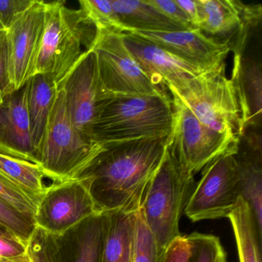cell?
Listing matches in <instances>:
<instances>
[{"instance_id": "6da1fadb", "label": "cell", "mask_w": 262, "mask_h": 262, "mask_svg": "<svg viewBox=\"0 0 262 262\" xmlns=\"http://www.w3.org/2000/svg\"><path fill=\"white\" fill-rule=\"evenodd\" d=\"M168 137L106 143L82 176L102 213L135 212L141 208L147 187L166 151Z\"/></svg>"}, {"instance_id": "7a4b0ae2", "label": "cell", "mask_w": 262, "mask_h": 262, "mask_svg": "<svg viewBox=\"0 0 262 262\" xmlns=\"http://www.w3.org/2000/svg\"><path fill=\"white\" fill-rule=\"evenodd\" d=\"M173 126L171 97L113 95L102 103L93 127L100 143L168 137Z\"/></svg>"}, {"instance_id": "3957f363", "label": "cell", "mask_w": 262, "mask_h": 262, "mask_svg": "<svg viewBox=\"0 0 262 262\" xmlns=\"http://www.w3.org/2000/svg\"><path fill=\"white\" fill-rule=\"evenodd\" d=\"M96 29L81 9L64 1L47 3V19L36 74L51 79L57 89L85 50L91 49Z\"/></svg>"}, {"instance_id": "277c9868", "label": "cell", "mask_w": 262, "mask_h": 262, "mask_svg": "<svg viewBox=\"0 0 262 262\" xmlns=\"http://www.w3.org/2000/svg\"><path fill=\"white\" fill-rule=\"evenodd\" d=\"M195 183L194 174L188 172L166 147L141 205L145 223L162 249L182 235L179 222Z\"/></svg>"}, {"instance_id": "5b68a950", "label": "cell", "mask_w": 262, "mask_h": 262, "mask_svg": "<svg viewBox=\"0 0 262 262\" xmlns=\"http://www.w3.org/2000/svg\"><path fill=\"white\" fill-rule=\"evenodd\" d=\"M106 146L85 139L73 126L63 91L58 90L39 163L48 179L53 183L79 179Z\"/></svg>"}, {"instance_id": "8992f818", "label": "cell", "mask_w": 262, "mask_h": 262, "mask_svg": "<svg viewBox=\"0 0 262 262\" xmlns=\"http://www.w3.org/2000/svg\"><path fill=\"white\" fill-rule=\"evenodd\" d=\"M205 126L233 142L241 138V117L231 79L225 63L191 79L168 85Z\"/></svg>"}, {"instance_id": "52a82bcc", "label": "cell", "mask_w": 262, "mask_h": 262, "mask_svg": "<svg viewBox=\"0 0 262 262\" xmlns=\"http://www.w3.org/2000/svg\"><path fill=\"white\" fill-rule=\"evenodd\" d=\"M168 90L171 95L173 126L167 148L188 172L194 176L217 156L238 146L239 142L205 126L172 89Z\"/></svg>"}, {"instance_id": "ba28073f", "label": "cell", "mask_w": 262, "mask_h": 262, "mask_svg": "<svg viewBox=\"0 0 262 262\" xmlns=\"http://www.w3.org/2000/svg\"><path fill=\"white\" fill-rule=\"evenodd\" d=\"M237 150L238 146L228 150L202 169L184 211L191 222L228 217L234 209L242 197L235 159Z\"/></svg>"}, {"instance_id": "9c48e42d", "label": "cell", "mask_w": 262, "mask_h": 262, "mask_svg": "<svg viewBox=\"0 0 262 262\" xmlns=\"http://www.w3.org/2000/svg\"><path fill=\"white\" fill-rule=\"evenodd\" d=\"M85 176L53 183L38 203L35 227L52 237L62 238L82 222L101 214Z\"/></svg>"}, {"instance_id": "30bf717a", "label": "cell", "mask_w": 262, "mask_h": 262, "mask_svg": "<svg viewBox=\"0 0 262 262\" xmlns=\"http://www.w3.org/2000/svg\"><path fill=\"white\" fill-rule=\"evenodd\" d=\"M122 33L96 31L91 47L105 91L111 95L170 96L151 83L125 47Z\"/></svg>"}, {"instance_id": "8fae6325", "label": "cell", "mask_w": 262, "mask_h": 262, "mask_svg": "<svg viewBox=\"0 0 262 262\" xmlns=\"http://www.w3.org/2000/svg\"><path fill=\"white\" fill-rule=\"evenodd\" d=\"M59 89L63 91L67 113L73 126L85 139L95 142V121L102 103L113 95L107 93L102 85L96 53L92 49L84 52Z\"/></svg>"}, {"instance_id": "7c38bea8", "label": "cell", "mask_w": 262, "mask_h": 262, "mask_svg": "<svg viewBox=\"0 0 262 262\" xmlns=\"http://www.w3.org/2000/svg\"><path fill=\"white\" fill-rule=\"evenodd\" d=\"M47 3L34 0L15 19L7 33L9 73L16 90L36 74L47 19Z\"/></svg>"}, {"instance_id": "4fadbf2b", "label": "cell", "mask_w": 262, "mask_h": 262, "mask_svg": "<svg viewBox=\"0 0 262 262\" xmlns=\"http://www.w3.org/2000/svg\"><path fill=\"white\" fill-rule=\"evenodd\" d=\"M160 47L172 56L206 71L225 62L231 47L227 42H219L207 37L200 30L154 33L130 31Z\"/></svg>"}, {"instance_id": "5bb4252c", "label": "cell", "mask_w": 262, "mask_h": 262, "mask_svg": "<svg viewBox=\"0 0 262 262\" xmlns=\"http://www.w3.org/2000/svg\"><path fill=\"white\" fill-rule=\"evenodd\" d=\"M124 44L151 83L168 93V85L202 74L204 70L129 33H122Z\"/></svg>"}, {"instance_id": "9a60e30c", "label": "cell", "mask_w": 262, "mask_h": 262, "mask_svg": "<svg viewBox=\"0 0 262 262\" xmlns=\"http://www.w3.org/2000/svg\"><path fill=\"white\" fill-rule=\"evenodd\" d=\"M202 24L200 31L213 36L237 33L233 50L242 53L250 30L261 19L260 5H245L236 0H198Z\"/></svg>"}, {"instance_id": "2e32d148", "label": "cell", "mask_w": 262, "mask_h": 262, "mask_svg": "<svg viewBox=\"0 0 262 262\" xmlns=\"http://www.w3.org/2000/svg\"><path fill=\"white\" fill-rule=\"evenodd\" d=\"M0 154L39 165L27 113V85L0 102Z\"/></svg>"}, {"instance_id": "e0dca14e", "label": "cell", "mask_w": 262, "mask_h": 262, "mask_svg": "<svg viewBox=\"0 0 262 262\" xmlns=\"http://www.w3.org/2000/svg\"><path fill=\"white\" fill-rule=\"evenodd\" d=\"M233 85L241 117V137L249 128L261 126L262 73L260 64L242 53H234Z\"/></svg>"}, {"instance_id": "ac0fdd59", "label": "cell", "mask_w": 262, "mask_h": 262, "mask_svg": "<svg viewBox=\"0 0 262 262\" xmlns=\"http://www.w3.org/2000/svg\"><path fill=\"white\" fill-rule=\"evenodd\" d=\"M241 139L245 142L244 149L239 141L235 153L238 170L241 196L248 204L257 228L262 233V154L261 138L252 133Z\"/></svg>"}, {"instance_id": "d6986e66", "label": "cell", "mask_w": 262, "mask_h": 262, "mask_svg": "<svg viewBox=\"0 0 262 262\" xmlns=\"http://www.w3.org/2000/svg\"><path fill=\"white\" fill-rule=\"evenodd\" d=\"M27 85V113L33 148L38 159L45 139L50 115L57 96L56 84L42 74L29 79Z\"/></svg>"}, {"instance_id": "ffe728a7", "label": "cell", "mask_w": 262, "mask_h": 262, "mask_svg": "<svg viewBox=\"0 0 262 262\" xmlns=\"http://www.w3.org/2000/svg\"><path fill=\"white\" fill-rule=\"evenodd\" d=\"M136 211L105 213V232L100 262H132Z\"/></svg>"}, {"instance_id": "44dd1931", "label": "cell", "mask_w": 262, "mask_h": 262, "mask_svg": "<svg viewBox=\"0 0 262 262\" xmlns=\"http://www.w3.org/2000/svg\"><path fill=\"white\" fill-rule=\"evenodd\" d=\"M112 4L124 33L187 31L149 5L146 0H112Z\"/></svg>"}, {"instance_id": "7402d4cb", "label": "cell", "mask_w": 262, "mask_h": 262, "mask_svg": "<svg viewBox=\"0 0 262 262\" xmlns=\"http://www.w3.org/2000/svg\"><path fill=\"white\" fill-rule=\"evenodd\" d=\"M228 219L233 228L240 262H261L262 233L248 204L239 198Z\"/></svg>"}, {"instance_id": "603a6c76", "label": "cell", "mask_w": 262, "mask_h": 262, "mask_svg": "<svg viewBox=\"0 0 262 262\" xmlns=\"http://www.w3.org/2000/svg\"><path fill=\"white\" fill-rule=\"evenodd\" d=\"M105 225V214L101 213L87 219L72 231L70 262H100Z\"/></svg>"}, {"instance_id": "cb8c5ba5", "label": "cell", "mask_w": 262, "mask_h": 262, "mask_svg": "<svg viewBox=\"0 0 262 262\" xmlns=\"http://www.w3.org/2000/svg\"><path fill=\"white\" fill-rule=\"evenodd\" d=\"M0 173L39 201L48 189V176L37 164L0 154Z\"/></svg>"}, {"instance_id": "d4e9b609", "label": "cell", "mask_w": 262, "mask_h": 262, "mask_svg": "<svg viewBox=\"0 0 262 262\" xmlns=\"http://www.w3.org/2000/svg\"><path fill=\"white\" fill-rule=\"evenodd\" d=\"M164 251L147 226L141 208L136 211L133 262H162Z\"/></svg>"}, {"instance_id": "484cf974", "label": "cell", "mask_w": 262, "mask_h": 262, "mask_svg": "<svg viewBox=\"0 0 262 262\" xmlns=\"http://www.w3.org/2000/svg\"><path fill=\"white\" fill-rule=\"evenodd\" d=\"M79 3L81 10L93 23L96 31L124 33L112 0H80Z\"/></svg>"}, {"instance_id": "4316f807", "label": "cell", "mask_w": 262, "mask_h": 262, "mask_svg": "<svg viewBox=\"0 0 262 262\" xmlns=\"http://www.w3.org/2000/svg\"><path fill=\"white\" fill-rule=\"evenodd\" d=\"M186 237L191 245L190 262H227L226 251L217 236L192 232Z\"/></svg>"}, {"instance_id": "83f0119b", "label": "cell", "mask_w": 262, "mask_h": 262, "mask_svg": "<svg viewBox=\"0 0 262 262\" xmlns=\"http://www.w3.org/2000/svg\"><path fill=\"white\" fill-rule=\"evenodd\" d=\"M0 228L13 238L27 245L36 227L33 220L0 199Z\"/></svg>"}, {"instance_id": "f1b7e54d", "label": "cell", "mask_w": 262, "mask_h": 262, "mask_svg": "<svg viewBox=\"0 0 262 262\" xmlns=\"http://www.w3.org/2000/svg\"><path fill=\"white\" fill-rule=\"evenodd\" d=\"M27 252L31 262H63L62 247L58 238L35 228L27 243Z\"/></svg>"}, {"instance_id": "f546056e", "label": "cell", "mask_w": 262, "mask_h": 262, "mask_svg": "<svg viewBox=\"0 0 262 262\" xmlns=\"http://www.w3.org/2000/svg\"><path fill=\"white\" fill-rule=\"evenodd\" d=\"M0 199L34 222L33 217L39 201L15 185L1 173Z\"/></svg>"}, {"instance_id": "4dcf8cb0", "label": "cell", "mask_w": 262, "mask_h": 262, "mask_svg": "<svg viewBox=\"0 0 262 262\" xmlns=\"http://www.w3.org/2000/svg\"><path fill=\"white\" fill-rule=\"evenodd\" d=\"M16 91L9 73L7 33L0 31V102Z\"/></svg>"}, {"instance_id": "1f68e13d", "label": "cell", "mask_w": 262, "mask_h": 262, "mask_svg": "<svg viewBox=\"0 0 262 262\" xmlns=\"http://www.w3.org/2000/svg\"><path fill=\"white\" fill-rule=\"evenodd\" d=\"M34 0H0V31H7L15 19Z\"/></svg>"}, {"instance_id": "d6a6232c", "label": "cell", "mask_w": 262, "mask_h": 262, "mask_svg": "<svg viewBox=\"0 0 262 262\" xmlns=\"http://www.w3.org/2000/svg\"><path fill=\"white\" fill-rule=\"evenodd\" d=\"M146 2L184 30H193L188 18L174 0H146Z\"/></svg>"}, {"instance_id": "836d02e7", "label": "cell", "mask_w": 262, "mask_h": 262, "mask_svg": "<svg viewBox=\"0 0 262 262\" xmlns=\"http://www.w3.org/2000/svg\"><path fill=\"white\" fill-rule=\"evenodd\" d=\"M191 245L186 235H181L168 245L162 262H190Z\"/></svg>"}, {"instance_id": "e575fe53", "label": "cell", "mask_w": 262, "mask_h": 262, "mask_svg": "<svg viewBox=\"0 0 262 262\" xmlns=\"http://www.w3.org/2000/svg\"><path fill=\"white\" fill-rule=\"evenodd\" d=\"M184 12L193 30H200L202 24L200 7L198 0H174Z\"/></svg>"}, {"instance_id": "d590c367", "label": "cell", "mask_w": 262, "mask_h": 262, "mask_svg": "<svg viewBox=\"0 0 262 262\" xmlns=\"http://www.w3.org/2000/svg\"><path fill=\"white\" fill-rule=\"evenodd\" d=\"M27 245L11 238L0 236V258L19 257L27 253Z\"/></svg>"}, {"instance_id": "8d00e7d4", "label": "cell", "mask_w": 262, "mask_h": 262, "mask_svg": "<svg viewBox=\"0 0 262 262\" xmlns=\"http://www.w3.org/2000/svg\"><path fill=\"white\" fill-rule=\"evenodd\" d=\"M0 262H31L27 252L24 255L19 257H11V258H0Z\"/></svg>"}, {"instance_id": "74e56055", "label": "cell", "mask_w": 262, "mask_h": 262, "mask_svg": "<svg viewBox=\"0 0 262 262\" xmlns=\"http://www.w3.org/2000/svg\"><path fill=\"white\" fill-rule=\"evenodd\" d=\"M0 236H3V237H11V238H13V237H12L11 236H10V234L5 231V230L3 229L2 228H0ZM15 240H16V239H15Z\"/></svg>"}, {"instance_id": "f35d334b", "label": "cell", "mask_w": 262, "mask_h": 262, "mask_svg": "<svg viewBox=\"0 0 262 262\" xmlns=\"http://www.w3.org/2000/svg\"><path fill=\"white\" fill-rule=\"evenodd\" d=\"M132 262H133V260H132Z\"/></svg>"}]
</instances>
